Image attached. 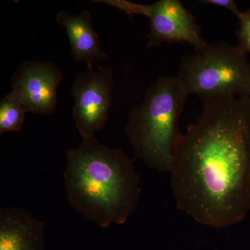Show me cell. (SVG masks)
I'll return each mask as SVG.
<instances>
[{"mask_svg": "<svg viewBox=\"0 0 250 250\" xmlns=\"http://www.w3.org/2000/svg\"><path fill=\"white\" fill-rule=\"evenodd\" d=\"M202 103L176 143L171 187L179 209L205 226L229 228L250 210V98Z\"/></svg>", "mask_w": 250, "mask_h": 250, "instance_id": "cell-1", "label": "cell"}, {"mask_svg": "<svg viewBox=\"0 0 250 250\" xmlns=\"http://www.w3.org/2000/svg\"><path fill=\"white\" fill-rule=\"evenodd\" d=\"M65 157L64 187L72 208L103 229L126 223L141 193L134 161L123 149L108 147L95 136L67 149Z\"/></svg>", "mask_w": 250, "mask_h": 250, "instance_id": "cell-2", "label": "cell"}, {"mask_svg": "<svg viewBox=\"0 0 250 250\" xmlns=\"http://www.w3.org/2000/svg\"><path fill=\"white\" fill-rule=\"evenodd\" d=\"M188 96L177 76H163L129 113L125 132L136 158L149 168L170 173Z\"/></svg>", "mask_w": 250, "mask_h": 250, "instance_id": "cell-3", "label": "cell"}, {"mask_svg": "<svg viewBox=\"0 0 250 250\" xmlns=\"http://www.w3.org/2000/svg\"><path fill=\"white\" fill-rule=\"evenodd\" d=\"M177 78L188 95L202 102L250 98V62L238 45L208 43L181 59Z\"/></svg>", "mask_w": 250, "mask_h": 250, "instance_id": "cell-4", "label": "cell"}, {"mask_svg": "<svg viewBox=\"0 0 250 250\" xmlns=\"http://www.w3.org/2000/svg\"><path fill=\"white\" fill-rule=\"evenodd\" d=\"M100 3L116 7L129 16L143 15L149 18V48L163 43L187 42L199 50L208 43L202 37L195 16L179 0H159L151 4L125 0H101Z\"/></svg>", "mask_w": 250, "mask_h": 250, "instance_id": "cell-5", "label": "cell"}, {"mask_svg": "<svg viewBox=\"0 0 250 250\" xmlns=\"http://www.w3.org/2000/svg\"><path fill=\"white\" fill-rule=\"evenodd\" d=\"M113 72L111 67H90L77 75L72 93L75 100L72 117L83 139L102 131L108 120L112 102Z\"/></svg>", "mask_w": 250, "mask_h": 250, "instance_id": "cell-6", "label": "cell"}, {"mask_svg": "<svg viewBox=\"0 0 250 250\" xmlns=\"http://www.w3.org/2000/svg\"><path fill=\"white\" fill-rule=\"evenodd\" d=\"M62 80V72L51 62H23L11 78V89L22 97L27 113L52 115L57 106V89Z\"/></svg>", "mask_w": 250, "mask_h": 250, "instance_id": "cell-7", "label": "cell"}, {"mask_svg": "<svg viewBox=\"0 0 250 250\" xmlns=\"http://www.w3.org/2000/svg\"><path fill=\"white\" fill-rule=\"evenodd\" d=\"M45 250V223L27 210L0 208V250Z\"/></svg>", "mask_w": 250, "mask_h": 250, "instance_id": "cell-8", "label": "cell"}, {"mask_svg": "<svg viewBox=\"0 0 250 250\" xmlns=\"http://www.w3.org/2000/svg\"><path fill=\"white\" fill-rule=\"evenodd\" d=\"M56 20L66 31L72 57L76 62H84L90 68L95 61L107 58V54L100 47L89 11L83 10L79 15H72L62 10L57 14Z\"/></svg>", "mask_w": 250, "mask_h": 250, "instance_id": "cell-9", "label": "cell"}, {"mask_svg": "<svg viewBox=\"0 0 250 250\" xmlns=\"http://www.w3.org/2000/svg\"><path fill=\"white\" fill-rule=\"evenodd\" d=\"M27 113L21 94L11 89L0 102V134L20 132Z\"/></svg>", "mask_w": 250, "mask_h": 250, "instance_id": "cell-10", "label": "cell"}, {"mask_svg": "<svg viewBox=\"0 0 250 250\" xmlns=\"http://www.w3.org/2000/svg\"><path fill=\"white\" fill-rule=\"evenodd\" d=\"M239 27L237 29L238 47L245 53H250V9L238 15Z\"/></svg>", "mask_w": 250, "mask_h": 250, "instance_id": "cell-11", "label": "cell"}, {"mask_svg": "<svg viewBox=\"0 0 250 250\" xmlns=\"http://www.w3.org/2000/svg\"><path fill=\"white\" fill-rule=\"evenodd\" d=\"M203 4L213 5V6H218V7L224 8L228 9L230 12L234 14L236 17L241 14L242 11L238 7L236 2L233 0H205V1H200Z\"/></svg>", "mask_w": 250, "mask_h": 250, "instance_id": "cell-12", "label": "cell"}]
</instances>
